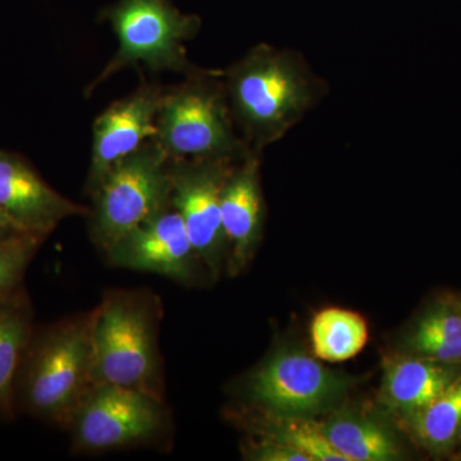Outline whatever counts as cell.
I'll return each mask as SVG.
<instances>
[{
    "label": "cell",
    "instance_id": "ffe728a7",
    "mask_svg": "<svg viewBox=\"0 0 461 461\" xmlns=\"http://www.w3.org/2000/svg\"><path fill=\"white\" fill-rule=\"evenodd\" d=\"M267 439L281 442L304 454L311 461H346L330 444L321 423L311 418L269 417Z\"/></svg>",
    "mask_w": 461,
    "mask_h": 461
},
{
    "label": "cell",
    "instance_id": "2e32d148",
    "mask_svg": "<svg viewBox=\"0 0 461 461\" xmlns=\"http://www.w3.org/2000/svg\"><path fill=\"white\" fill-rule=\"evenodd\" d=\"M321 427L330 444L346 461L399 459L395 438L377 421L341 414L321 423Z\"/></svg>",
    "mask_w": 461,
    "mask_h": 461
},
{
    "label": "cell",
    "instance_id": "3957f363",
    "mask_svg": "<svg viewBox=\"0 0 461 461\" xmlns=\"http://www.w3.org/2000/svg\"><path fill=\"white\" fill-rule=\"evenodd\" d=\"M93 312L94 386L115 384L163 399L159 300L142 290H112Z\"/></svg>",
    "mask_w": 461,
    "mask_h": 461
},
{
    "label": "cell",
    "instance_id": "5bb4252c",
    "mask_svg": "<svg viewBox=\"0 0 461 461\" xmlns=\"http://www.w3.org/2000/svg\"><path fill=\"white\" fill-rule=\"evenodd\" d=\"M33 311L26 288L0 299V420L17 414L16 382L33 335Z\"/></svg>",
    "mask_w": 461,
    "mask_h": 461
},
{
    "label": "cell",
    "instance_id": "52a82bcc",
    "mask_svg": "<svg viewBox=\"0 0 461 461\" xmlns=\"http://www.w3.org/2000/svg\"><path fill=\"white\" fill-rule=\"evenodd\" d=\"M69 430L76 453H103L159 441L169 429L163 399L115 384H95L76 411Z\"/></svg>",
    "mask_w": 461,
    "mask_h": 461
},
{
    "label": "cell",
    "instance_id": "4fadbf2b",
    "mask_svg": "<svg viewBox=\"0 0 461 461\" xmlns=\"http://www.w3.org/2000/svg\"><path fill=\"white\" fill-rule=\"evenodd\" d=\"M262 151L250 150L232 168L221 194V215L230 251V275H238L260 238L264 223V199L260 186Z\"/></svg>",
    "mask_w": 461,
    "mask_h": 461
},
{
    "label": "cell",
    "instance_id": "9a60e30c",
    "mask_svg": "<svg viewBox=\"0 0 461 461\" xmlns=\"http://www.w3.org/2000/svg\"><path fill=\"white\" fill-rule=\"evenodd\" d=\"M460 377L459 369L451 363L429 357L400 359L387 366L382 395L391 408L414 415Z\"/></svg>",
    "mask_w": 461,
    "mask_h": 461
},
{
    "label": "cell",
    "instance_id": "8fae6325",
    "mask_svg": "<svg viewBox=\"0 0 461 461\" xmlns=\"http://www.w3.org/2000/svg\"><path fill=\"white\" fill-rule=\"evenodd\" d=\"M166 87L142 83L133 93L109 105L93 124V145L86 191L98 187L112 167L157 136V117Z\"/></svg>",
    "mask_w": 461,
    "mask_h": 461
},
{
    "label": "cell",
    "instance_id": "7402d4cb",
    "mask_svg": "<svg viewBox=\"0 0 461 461\" xmlns=\"http://www.w3.org/2000/svg\"><path fill=\"white\" fill-rule=\"evenodd\" d=\"M250 459L258 461H311L308 456L290 446L266 439L251 447Z\"/></svg>",
    "mask_w": 461,
    "mask_h": 461
},
{
    "label": "cell",
    "instance_id": "7a4b0ae2",
    "mask_svg": "<svg viewBox=\"0 0 461 461\" xmlns=\"http://www.w3.org/2000/svg\"><path fill=\"white\" fill-rule=\"evenodd\" d=\"M94 312L33 330L16 382V409L68 429L94 387Z\"/></svg>",
    "mask_w": 461,
    "mask_h": 461
},
{
    "label": "cell",
    "instance_id": "7c38bea8",
    "mask_svg": "<svg viewBox=\"0 0 461 461\" xmlns=\"http://www.w3.org/2000/svg\"><path fill=\"white\" fill-rule=\"evenodd\" d=\"M0 212L23 232L50 236L67 218L90 213L50 186L25 158L0 150Z\"/></svg>",
    "mask_w": 461,
    "mask_h": 461
},
{
    "label": "cell",
    "instance_id": "30bf717a",
    "mask_svg": "<svg viewBox=\"0 0 461 461\" xmlns=\"http://www.w3.org/2000/svg\"><path fill=\"white\" fill-rule=\"evenodd\" d=\"M105 257L118 268L154 273L184 285L195 281L200 263L184 221L172 205L118 240Z\"/></svg>",
    "mask_w": 461,
    "mask_h": 461
},
{
    "label": "cell",
    "instance_id": "6da1fadb",
    "mask_svg": "<svg viewBox=\"0 0 461 461\" xmlns=\"http://www.w3.org/2000/svg\"><path fill=\"white\" fill-rule=\"evenodd\" d=\"M221 72L240 136L262 153L284 139L329 91L300 54L266 42Z\"/></svg>",
    "mask_w": 461,
    "mask_h": 461
},
{
    "label": "cell",
    "instance_id": "5b68a950",
    "mask_svg": "<svg viewBox=\"0 0 461 461\" xmlns=\"http://www.w3.org/2000/svg\"><path fill=\"white\" fill-rule=\"evenodd\" d=\"M117 38L114 56L85 90L90 96L108 78L127 67L145 66L153 72L184 76L198 71L187 56L186 41L202 29L196 14H187L169 0H118L103 14Z\"/></svg>",
    "mask_w": 461,
    "mask_h": 461
},
{
    "label": "cell",
    "instance_id": "603a6c76",
    "mask_svg": "<svg viewBox=\"0 0 461 461\" xmlns=\"http://www.w3.org/2000/svg\"><path fill=\"white\" fill-rule=\"evenodd\" d=\"M23 232L18 230L11 221L0 212V239L8 238V236L16 235V233Z\"/></svg>",
    "mask_w": 461,
    "mask_h": 461
},
{
    "label": "cell",
    "instance_id": "d6986e66",
    "mask_svg": "<svg viewBox=\"0 0 461 461\" xmlns=\"http://www.w3.org/2000/svg\"><path fill=\"white\" fill-rule=\"evenodd\" d=\"M418 353L437 362L461 360V315L450 311L429 314L420 321L411 339Z\"/></svg>",
    "mask_w": 461,
    "mask_h": 461
},
{
    "label": "cell",
    "instance_id": "e0dca14e",
    "mask_svg": "<svg viewBox=\"0 0 461 461\" xmlns=\"http://www.w3.org/2000/svg\"><path fill=\"white\" fill-rule=\"evenodd\" d=\"M368 336L362 315L346 309H324L312 321V346L315 357L324 362H346L357 357L368 342Z\"/></svg>",
    "mask_w": 461,
    "mask_h": 461
},
{
    "label": "cell",
    "instance_id": "277c9868",
    "mask_svg": "<svg viewBox=\"0 0 461 461\" xmlns=\"http://www.w3.org/2000/svg\"><path fill=\"white\" fill-rule=\"evenodd\" d=\"M154 140L171 160L239 162L253 150L233 122L222 72L203 68L165 90Z\"/></svg>",
    "mask_w": 461,
    "mask_h": 461
},
{
    "label": "cell",
    "instance_id": "8992f818",
    "mask_svg": "<svg viewBox=\"0 0 461 461\" xmlns=\"http://www.w3.org/2000/svg\"><path fill=\"white\" fill-rule=\"evenodd\" d=\"M90 196L91 240L105 254L118 240L171 205L169 158L153 139L112 167Z\"/></svg>",
    "mask_w": 461,
    "mask_h": 461
},
{
    "label": "cell",
    "instance_id": "ba28073f",
    "mask_svg": "<svg viewBox=\"0 0 461 461\" xmlns=\"http://www.w3.org/2000/svg\"><path fill=\"white\" fill-rule=\"evenodd\" d=\"M348 381L299 350L269 357L245 384V397L267 417L311 418L330 411L344 396Z\"/></svg>",
    "mask_w": 461,
    "mask_h": 461
},
{
    "label": "cell",
    "instance_id": "44dd1931",
    "mask_svg": "<svg viewBox=\"0 0 461 461\" xmlns=\"http://www.w3.org/2000/svg\"><path fill=\"white\" fill-rule=\"evenodd\" d=\"M45 239L32 232L0 239V299L23 286L27 268Z\"/></svg>",
    "mask_w": 461,
    "mask_h": 461
},
{
    "label": "cell",
    "instance_id": "ac0fdd59",
    "mask_svg": "<svg viewBox=\"0 0 461 461\" xmlns=\"http://www.w3.org/2000/svg\"><path fill=\"white\" fill-rule=\"evenodd\" d=\"M415 415V430L432 448L453 444L461 433V377Z\"/></svg>",
    "mask_w": 461,
    "mask_h": 461
},
{
    "label": "cell",
    "instance_id": "9c48e42d",
    "mask_svg": "<svg viewBox=\"0 0 461 461\" xmlns=\"http://www.w3.org/2000/svg\"><path fill=\"white\" fill-rule=\"evenodd\" d=\"M235 163L169 159L171 205L180 213L200 263L213 277L220 273L229 250L221 215V194Z\"/></svg>",
    "mask_w": 461,
    "mask_h": 461
}]
</instances>
